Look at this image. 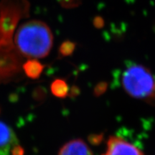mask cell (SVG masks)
<instances>
[{"label":"cell","mask_w":155,"mask_h":155,"mask_svg":"<svg viewBox=\"0 0 155 155\" xmlns=\"http://www.w3.org/2000/svg\"><path fill=\"white\" fill-rule=\"evenodd\" d=\"M53 42L51 30L45 23L31 20L19 26L15 37L18 53L23 58H42L50 53Z\"/></svg>","instance_id":"1"},{"label":"cell","mask_w":155,"mask_h":155,"mask_svg":"<svg viewBox=\"0 0 155 155\" xmlns=\"http://www.w3.org/2000/svg\"><path fill=\"white\" fill-rule=\"evenodd\" d=\"M121 83L128 94L155 106V75L141 65H130L122 75Z\"/></svg>","instance_id":"2"},{"label":"cell","mask_w":155,"mask_h":155,"mask_svg":"<svg viewBox=\"0 0 155 155\" xmlns=\"http://www.w3.org/2000/svg\"><path fill=\"white\" fill-rule=\"evenodd\" d=\"M11 31H0V83L14 80L22 69V56L11 40Z\"/></svg>","instance_id":"3"},{"label":"cell","mask_w":155,"mask_h":155,"mask_svg":"<svg viewBox=\"0 0 155 155\" xmlns=\"http://www.w3.org/2000/svg\"><path fill=\"white\" fill-rule=\"evenodd\" d=\"M103 155H144L134 145L118 137H111L106 143V150Z\"/></svg>","instance_id":"4"},{"label":"cell","mask_w":155,"mask_h":155,"mask_svg":"<svg viewBox=\"0 0 155 155\" xmlns=\"http://www.w3.org/2000/svg\"><path fill=\"white\" fill-rule=\"evenodd\" d=\"M18 144L15 131L8 125L0 121V155H9L12 148Z\"/></svg>","instance_id":"5"},{"label":"cell","mask_w":155,"mask_h":155,"mask_svg":"<svg viewBox=\"0 0 155 155\" xmlns=\"http://www.w3.org/2000/svg\"><path fill=\"white\" fill-rule=\"evenodd\" d=\"M58 155H93V153L82 139H76L64 144Z\"/></svg>","instance_id":"6"},{"label":"cell","mask_w":155,"mask_h":155,"mask_svg":"<svg viewBox=\"0 0 155 155\" xmlns=\"http://www.w3.org/2000/svg\"><path fill=\"white\" fill-rule=\"evenodd\" d=\"M25 74L30 79H38L44 70V65L35 59H30L22 65Z\"/></svg>","instance_id":"7"},{"label":"cell","mask_w":155,"mask_h":155,"mask_svg":"<svg viewBox=\"0 0 155 155\" xmlns=\"http://www.w3.org/2000/svg\"><path fill=\"white\" fill-rule=\"evenodd\" d=\"M50 91L55 97L63 98L68 96L69 88L65 81L63 79H55L50 85Z\"/></svg>","instance_id":"8"},{"label":"cell","mask_w":155,"mask_h":155,"mask_svg":"<svg viewBox=\"0 0 155 155\" xmlns=\"http://www.w3.org/2000/svg\"><path fill=\"white\" fill-rule=\"evenodd\" d=\"M74 49V45L71 42H65L61 47L60 52L63 55H68L73 52Z\"/></svg>","instance_id":"9"},{"label":"cell","mask_w":155,"mask_h":155,"mask_svg":"<svg viewBox=\"0 0 155 155\" xmlns=\"http://www.w3.org/2000/svg\"><path fill=\"white\" fill-rule=\"evenodd\" d=\"M10 153L12 155H24L25 150L21 145L17 144L12 148Z\"/></svg>","instance_id":"10"},{"label":"cell","mask_w":155,"mask_h":155,"mask_svg":"<svg viewBox=\"0 0 155 155\" xmlns=\"http://www.w3.org/2000/svg\"><path fill=\"white\" fill-rule=\"evenodd\" d=\"M42 93L40 88H37L34 93V98L37 101H40L42 99Z\"/></svg>","instance_id":"11"}]
</instances>
